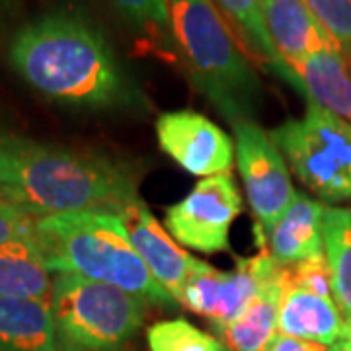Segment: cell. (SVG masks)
<instances>
[{"instance_id": "obj_13", "label": "cell", "mask_w": 351, "mask_h": 351, "mask_svg": "<svg viewBox=\"0 0 351 351\" xmlns=\"http://www.w3.org/2000/svg\"><path fill=\"white\" fill-rule=\"evenodd\" d=\"M285 80L326 112L351 123V66L341 51H322L285 63Z\"/></svg>"}, {"instance_id": "obj_25", "label": "cell", "mask_w": 351, "mask_h": 351, "mask_svg": "<svg viewBox=\"0 0 351 351\" xmlns=\"http://www.w3.org/2000/svg\"><path fill=\"white\" fill-rule=\"evenodd\" d=\"M36 221L38 217L20 205L0 197V246L18 240H36Z\"/></svg>"}, {"instance_id": "obj_8", "label": "cell", "mask_w": 351, "mask_h": 351, "mask_svg": "<svg viewBox=\"0 0 351 351\" xmlns=\"http://www.w3.org/2000/svg\"><path fill=\"white\" fill-rule=\"evenodd\" d=\"M242 211V197L228 174L203 178L168 211L166 230L186 248L203 254L228 250V232Z\"/></svg>"}, {"instance_id": "obj_22", "label": "cell", "mask_w": 351, "mask_h": 351, "mask_svg": "<svg viewBox=\"0 0 351 351\" xmlns=\"http://www.w3.org/2000/svg\"><path fill=\"white\" fill-rule=\"evenodd\" d=\"M147 341L151 351H226L219 339L182 318L152 324Z\"/></svg>"}, {"instance_id": "obj_4", "label": "cell", "mask_w": 351, "mask_h": 351, "mask_svg": "<svg viewBox=\"0 0 351 351\" xmlns=\"http://www.w3.org/2000/svg\"><path fill=\"white\" fill-rule=\"evenodd\" d=\"M170 29L191 82L232 125L252 119L262 86L213 0H170Z\"/></svg>"}, {"instance_id": "obj_27", "label": "cell", "mask_w": 351, "mask_h": 351, "mask_svg": "<svg viewBox=\"0 0 351 351\" xmlns=\"http://www.w3.org/2000/svg\"><path fill=\"white\" fill-rule=\"evenodd\" d=\"M339 341H343L351 350V320H346V330H343V336H341Z\"/></svg>"}, {"instance_id": "obj_14", "label": "cell", "mask_w": 351, "mask_h": 351, "mask_svg": "<svg viewBox=\"0 0 351 351\" xmlns=\"http://www.w3.org/2000/svg\"><path fill=\"white\" fill-rule=\"evenodd\" d=\"M324 213L326 207L320 201L301 191L295 193L287 211L265 237L276 263L293 265L324 254Z\"/></svg>"}, {"instance_id": "obj_26", "label": "cell", "mask_w": 351, "mask_h": 351, "mask_svg": "<svg viewBox=\"0 0 351 351\" xmlns=\"http://www.w3.org/2000/svg\"><path fill=\"white\" fill-rule=\"evenodd\" d=\"M265 351H330L328 346L316 343V341H306V339L293 338L285 334H277L271 339V343L265 348Z\"/></svg>"}, {"instance_id": "obj_1", "label": "cell", "mask_w": 351, "mask_h": 351, "mask_svg": "<svg viewBox=\"0 0 351 351\" xmlns=\"http://www.w3.org/2000/svg\"><path fill=\"white\" fill-rule=\"evenodd\" d=\"M8 61L43 98L108 108L131 96L121 63L100 27L75 12H49L14 32Z\"/></svg>"}, {"instance_id": "obj_31", "label": "cell", "mask_w": 351, "mask_h": 351, "mask_svg": "<svg viewBox=\"0 0 351 351\" xmlns=\"http://www.w3.org/2000/svg\"><path fill=\"white\" fill-rule=\"evenodd\" d=\"M4 138H6V135H2V133H0V149H2V145H4Z\"/></svg>"}, {"instance_id": "obj_2", "label": "cell", "mask_w": 351, "mask_h": 351, "mask_svg": "<svg viewBox=\"0 0 351 351\" xmlns=\"http://www.w3.org/2000/svg\"><path fill=\"white\" fill-rule=\"evenodd\" d=\"M0 197L34 217H47L117 215L138 195L131 176L106 158L6 135L0 149Z\"/></svg>"}, {"instance_id": "obj_30", "label": "cell", "mask_w": 351, "mask_h": 351, "mask_svg": "<svg viewBox=\"0 0 351 351\" xmlns=\"http://www.w3.org/2000/svg\"><path fill=\"white\" fill-rule=\"evenodd\" d=\"M49 351H73V350H69V348H64V346H59V348H55V350H49Z\"/></svg>"}, {"instance_id": "obj_9", "label": "cell", "mask_w": 351, "mask_h": 351, "mask_svg": "<svg viewBox=\"0 0 351 351\" xmlns=\"http://www.w3.org/2000/svg\"><path fill=\"white\" fill-rule=\"evenodd\" d=\"M279 267L267 250L239 260L230 271H217L213 265L201 262L189 276L180 304L207 318L213 330L225 326L244 313L265 283L276 279Z\"/></svg>"}, {"instance_id": "obj_24", "label": "cell", "mask_w": 351, "mask_h": 351, "mask_svg": "<svg viewBox=\"0 0 351 351\" xmlns=\"http://www.w3.org/2000/svg\"><path fill=\"white\" fill-rule=\"evenodd\" d=\"M306 4L348 57L351 53V0H306Z\"/></svg>"}, {"instance_id": "obj_23", "label": "cell", "mask_w": 351, "mask_h": 351, "mask_svg": "<svg viewBox=\"0 0 351 351\" xmlns=\"http://www.w3.org/2000/svg\"><path fill=\"white\" fill-rule=\"evenodd\" d=\"M281 283L283 287L306 289L311 293L334 301L332 271L326 254H318L293 265H281Z\"/></svg>"}, {"instance_id": "obj_11", "label": "cell", "mask_w": 351, "mask_h": 351, "mask_svg": "<svg viewBox=\"0 0 351 351\" xmlns=\"http://www.w3.org/2000/svg\"><path fill=\"white\" fill-rule=\"evenodd\" d=\"M129 239L133 242L141 260L147 263L152 277L162 285L170 297L180 304L182 291L189 276L197 269L201 262L176 244L174 237L164 230L143 201L133 199L119 211Z\"/></svg>"}, {"instance_id": "obj_7", "label": "cell", "mask_w": 351, "mask_h": 351, "mask_svg": "<svg viewBox=\"0 0 351 351\" xmlns=\"http://www.w3.org/2000/svg\"><path fill=\"white\" fill-rule=\"evenodd\" d=\"M232 127L240 178L244 182L248 205L258 219V242L265 244L267 232L287 211L297 191L293 188L285 158L271 135H267L254 119H244Z\"/></svg>"}, {"instance_id": "obj_20", "label": "cell", "mask_w": 351, "mask_h": 351, "mask_svg": "<svg viewBox=\"0 0 351 351\" xmlns=\"http://www.w3.org/2000/svg\"><path fill=\"white\" fill-rule=\"evenodd\" d=\"M226 24L234 29L242 43L271 71L285 78V64L277 57L263 24L262 0H213Z\"/></svg>"}, {"instance_id": "obj_18", "label": "cell", "mask_w": 351, "mask_h": 351, "mask_svg": "<svg viewBox=\"0 0 351 351\" xmlns=\"http://www.w3.org/2000/svg\"><path fill=\"white\" fill-rule=\"evenodd\" d=\"M51 269L36 240L0 246V297L51 301Z\"/></svg>"}, {"instance_id": "obj_32", "label": "cell", "mask_w": 351, "mask_h": 351, "mask_svg": "<svg viewBox=\"0 0 351 351\" xmlns=\"http://www.w3.org/2000/svg\"><path fill=\"white\" fill-rule=\"evenodd\" d=\"M346 59H348V63H350V66H351V53L348 55V57H346Z\"/></svg>"}, {"instance_id": "obj_29", "label": "cell", "mask_w": 351, "mask_h": 351, "mask_svg": "<svg viewBox=\"0 0 351 351\" xmlns=\"http://www.w3.org/2000/svg\"><path fill=\"white\" fill-rule=\"evenodd\" d=\"M330 351H351L343 341H338V343H334L332 348H330Z\"/></svg>"}, {"instance_id": "obj_3", "label": "cell", "mask_w": 351, "mask_h": 351, "mask_svg": "<svg viewBox=\"0 0 351 351\" xmlns=\"http://www.w3.org/2000/svg\"><path fill=\"white\" fill-rule=\"evenodd\" d=\"M36 242L51 271L104 281L164 308L178 304L141 260L119 215L78 211L38 217Z\"/></svg>"}, {"instance_id": "obj_15", "label": "cell", "mask_w": 351, "mask_h": 351, "mask_svg": "<svg viewBox=\"0 0 351 351\" xmlns=\"http://www.w3.org/2000/svg\"><path fill=\"white\" fill-rule=\"evenodd\" d=\"M277 330L285 336L332 348L343 336L346 320L336 301L320 297L306 289L283 287Z\"/></svg>"}, {"instance_id": "obj_17", "label": "cell", "mask_w": 351, "mask_h": 351, "mask_svg": "<svg viewBox=\"0 0 351 351\" xmlns=\"http://www.w3.org/2000/svg\"><path fill=\"white\" fill-rule=\"evenodd\" d=\"M283 293L281 267L276 279L265 283L260 293L252 299L244 313L225 326L215 328L221 346L226 351H265L271 339L279 334L277 316L279 301Z\"/></svg>"}, {"instance_id": "obj_6", "label": "cell", "mask_w": 351, "mask_h": 351, "mask_svg": "<svg viewBox=\"0 0 351 351\" xmlns=\"http://www.w3.org/2000/svg\"><path fill=\"white\" fill-rule=\"evenodd\" d=\"M271 138L304 188L328 203L351 201V123L314 104Z\"/></svg>"}, {"instance_id": "obj_16", "label": "cell", "mask_w": 351, "mask_h": 351, "mask_svg": "<svg viewBox=\"0 0 351 351\" xmlns=\"http://www.w3.org/2000/svg\"><path fill=\"white\" fill-rule=\"evenodd\" d=\"M59 346L51 301L0 297V351H49Z\"/></svg>"}, {"instance_id": "obj_19", "label": "cell", "mask_w": 351, "mask_h": 351, "mask_svg": "<svg viewBox=\"0 0 351 351\" xmlns=\"http://www.w3.org/2000/svg\"><path fill=\"white\" fill-rule=\"evenodd\" d=\"M324 254L332 271L334 301L346 320H351V209L326 207Z\"/></svg>"}, {"instance_id": "obj_10", "label": "cell", "mask_w": 351, "mask_h": 351, "mask_svg": "<svg viewBox=\"0 0 351 351\" xmlns=\"http://www.w3.org/2000/svg\"><path fill=\"white\" fill-rule=\"evenodd\" d=\"M158 145L191 176L228 174L234 162V143L209 117L191 110L166 112L156 119Z\"/></svg>"}, {"instance_id": "obj_21", "label": "cell", "mask_w": 351, "mask_h": 351, "mask_svg": "<svg viewBox=\"0 0 351 351\" xmlns=\"http://www.w3.org/2000/svg\"><path fill=\"white\" fill-rule=\"evenodd\" d=\"M108 2L141 39L158 47H168L172 43L170 0H108Z\"/></svg>"}, {"instance_id": "obj_28", "label": "cell", "mask_w": 351, "mask_h": 351, "mask_svg": "<svg viewBox=\"0 0 351 351\" xmlns=\"http://www.w3.org/2000/svg\"><path fill=\"white\" fill-rule=\"evenodd\" d=\"M20 0H0V12H6V10H12L14 6L18 4Z\"/></svg>"}, {"instance_id": "obj_5", "label": "cell", "mask_w": 351, "mask_h": 351, "mask_svg": "<svg viewBox=\"0 0 351 351\" xmlns=\"http://www.w3.org/2000/svg\"><path fill=\"white\" fill-rule=\"evenodd\" d=\"M51 308L59 343L73 351H119L143 326L147 302L78 274H57Z\"/></svg>"}, {"instance_id": "obj_12", "label": "cell", "mask_w": 351, "mask_h": 351, "mask_svg": "<svg viewBox=\"0 0 351 351\" xmlns=\"http://www.w3.org/2000/svg\"><path fill=\"white\" fill-rule=\"evenodd\" d=\"M262 12L269 41L283 64L322 51H341L306 0H262Z\"/></svg>"}]
</instances>
